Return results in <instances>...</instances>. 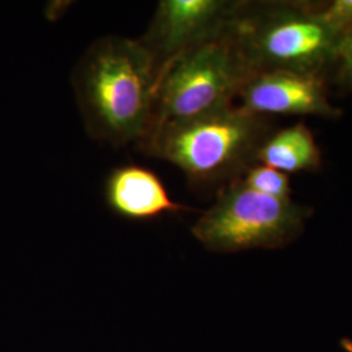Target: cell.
<instances>
[{"label": "cell", "mask_w": 352, "mask_h": 352, "mask_svg": "<svg viewBox=\"0 0 352 352\" xmlns=\"http://www.w3.org/2000/svg\"><path fill=\"white\" fill-rule=\"evenodd\" d=\"M160 67L140 39L94 41L72 75L87 131L113 145L141 144L151 129Z\"/></svg>", "instance_id": "obj_1"}, {"label": "cell", "mask_w": 352, "mask_h": 352, "mask_svg": "<svg viewBox=\"0 0 352 352\" xmlns=\"http://www.w3.org/2000/svg\"><path fill=\"white\" fill-rule=\"evenodd\" d=\"M269 131L265 118L234 104L161 126L140 145L153 157L179 167L195 183H231L256 164Z\"/></svg>", "instance_id": "obj_2"}, {"label": "cell", "mask_w": 352, "mask_h": 352, "mask_svg": "<svg viewBox=\"0 0 352 352\" xmlns=\"http://www.w3.org/2000/svg\"><path fill=\"white\" fill-rule=\"evenodd\" d=\"M240 51L256 71H289L324 76L337 62L343 34L322 10L302 4L247 6L231 21Z\"/></svg>", "instance_id": "obj_3"}, {"label": "cell", "mask_w": 352, "mask_h": 352, "mask_svg": "<svg viewBox=\"0 0 352 352\" xmlns=\"http://www.w3.org/2000/svg\"><path fill=\"white\" fill-rule=\"evenodd\" d=\"M252 72L231 23L218 36L176 55L160 68L146 138L161 126L234 106Z\"/></svg>", "instance_id": "obj_4"}, {"label": "cell", "mask_w": 352, "mask_h": 352, "mask_svg": "<svg viewBox=\"0 0 352 352\" xmlns=\"http://www.w3.org/2000/svg\"><path fill=\"white\" fill-rule=\"evenodd\" d=\"M312 209L265 196L234 180L197 218L192 234L212 252L277 250L298 239Z\"/></svg>", "instance_id": "obj_5"}, {"label": "cell", "mask_w": 352, "mask_h": 352, "mask_svg": "<svg viewBox=\"0 0 352 352\" xmlns=\"http://www.w3.org/2000/svg\"><path fill=\"white\" fill-rule=\"evenodd\" d=\"M239 6L225 0H162L139 39L161 68L176 55L222 33Z\"/></svg>", "instance_id": "obj_6"}, {"label": "cell", "mask_w": 352, "mask_h": 352, "mask_svg": "<svg viewBox=\"0 0 352 352\" xmlns=\"http://www.w3.org/2000/svg\"><path fill=\"white\" fill-rule=\"evenodd\" d=\"M235 106L244 113L338 118L329 101L324 76L289 71H256L243 84Z\"/></svg>", "instance_id": "obj_7"}, {"label": "cell", "mask_w": 352, "mask_h": 352, "mask_svg": "<svg viewBox=\"0 0 352 352\" xmlns=\"http://www.w3.org/2000/svg\"><path fill=\"white\" fill-rule=\"evenodd\" d=\"M104 197L113 213L131 221H148L188 210L170 197L164 182L154 171L136 164L111 171L106 180Z\"/></svg>", "instance_id": "obj_8"}, {"label": "cell", "mask_w": 352, "mask_h": 352, "mask_svg": "<svg viewBox=\"0 0 352 352\" xmlns=\"http://www.w3.org/2000/svg\"><path fill=\"white\" fill-rule=\"evenodd\" d=\"M256 164L273 167L285 174L315 171L321 167V151L314 133L304 123L270 133L257 151Z\"/></svg>", "instance_id": "obj_9"}, {"label": "cell", "mask_w": 352, "mask_h": 352, "mask_svg": "<svg viewBox=\"0 0 352 352\" xmlns=\"http://www.w3.org/2000/svg\"><path fill=\"white\" fill-rule=\"evenodd\" d=\"M236 180L265 196L282 200L291 199L289 175L273 167L261 164H252Z\"/></svg>", "instance_id": "obj_10"}, {"label": "cell", "mask_w": 352, "mask_h": 352, "mask_svg": "<svg viewBox=\"0 0 352 352\" xmlns=\"http://www.w3.org/2000/svg\"><path fill=\"white\" fill-rule=\"evenodd\" d=\"M327 21L343 36L352 29V0H334L322 8Z\"/></svg>", "instance_id": "obj_11"}, {"label": "cell", "mask_w": 352, "mask_h": 352, "mask_svg": "<svg viewBox=\"0 0 352 352\" xmlns=\"http://www.w3.org/2000/svg\"><path fill=\"white\" fill-rule=\"evenodd\" d=\"M337 62L340 64V72L347 84L352 87V29L340 41Z\"/></svg>", "instance_id": "obj_12"}, {"label": "cell", "mask_w": 352, "mask_h": 352, "mask_svg": "<svg viewBox=\"0 0 352 352\" xmlns=\"http://www.w3.org/2000/svg\"><path fill=\"white\" fill-rule=\"evenodd\" d=\"M342 347L344 349V351L346 352H352V340H342Z\"/></svg>", "instance_id": "obj_13"}]
</instances>
